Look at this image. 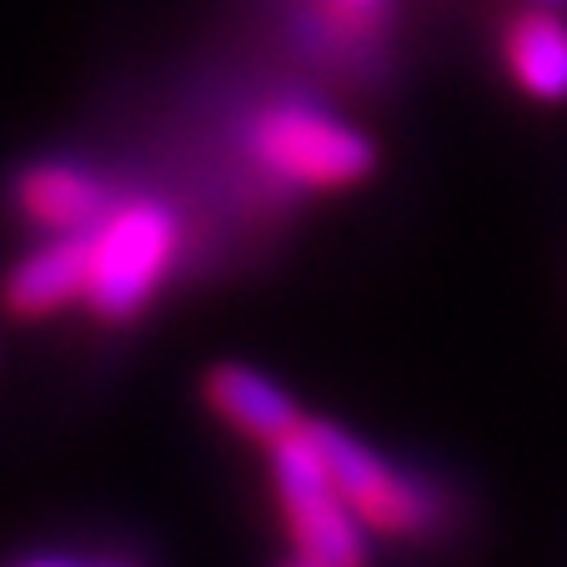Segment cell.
I'll list each match as a JSON object with an SVG mask.
<instances>
[{"label": "cell", "instance_id": "1", "mask_svg": "<svg viewBox=\"0 0 567 567\" xmlns=\"http://www.w3.org/2000/svg\"><path fill=\"white\" fill-rule=\"evenodd\" d=\"M241 146L267 182L301 196L352 192L377 172V141L307 96L257 101L241 126Z\"/></svg>", "mask_w": 567, "mask_h": 567}, {"label": "cell", "instance_id": "2", "mask_svg": "<svg viewBox=\"0 0 567 567\" xmlns=\"http://www.w3.org/2000/svg\"><path fill=\"white\" fill-rule=\"evenodd\" d=\"M182 261V216L161 196H116L96 226H86V301L106 327L136 321Z\"/></svg>", "mask_w": 567, "mask_h": 567}, {"label": "cell", "instance_id": "3", "mask_svg": "<svg viewBox=\"0 0 567 567\" xmlns=\"http://www.w3.org/2000/svg\"><path fill=\"white\" fill-rule=\"evenodd\" d=\"M267 477H271L281 527L291 537V557H307L317 567H372L362 517L352 513V503L332 482V472H327L307 427L271 442Z\"/></svg>", "mask_w": 567, "mask_h": 567}, {"label": "cell", "instance_id": "4", "mask_svg": "<svg viewBox=\"0 0 567 567\" xmlns=\"http://www.w3.org/2000/svg\"><path fill=\"white\" fill-rule=\"evenodd\" d=\"M307 432H311V442H317L327 472H332V482L342 487L347 503H352V513L362 517L367 533L392 537V543L427 533L432 497L422 493L408 472H396L382 452L367 447L362 437H352V432L337 427V422L307 417Z\"/></svg>", "mask_w": 567, "mask_h": 567}, {"label": "cell", "instance_id": "5", "mask_svg": "<svg viewBox=\"0 0 567 567\" xmlns=\"http://www.w3.org/2000/svg\"><path fill=\"white\" fill-rule=\"evenodd\" d=\"M16 206L31 226H41L45 236H65V231H86L101 216L116 206V192L101 172H91L86 161H35L25 166L16 182Z\"/></svg>", "mask_w": 567, "mask_h": 567}, {"label": "cell", "instance_id": "6", "mask_svg": "<svg viewBox=\"0 0 567 567\" xmlns=\"http://www.w3.org/2000/svg\"><path fill=\"white\" fill-rule=\"evenodd\" d=\"M497 55H503L507 81L527 101H543V106L567 101V11L517 0V11L497 31Z\"/></svg>", "mask_w": 567, "mask_h": 567}, {"label": "cell", "instance_id": "7", "mask_svg": "<svg viewBox=\"0 0 567 567\" xmlns=\"http://www.w3.org/2000/svg\"><path fill=\"white\" fill-rule=\"evenodd\" d=\"M202 396L236 437L257 442V447H271V442L307 427V412L297 408V396L247 362H216L202 377Z\"/></svg>", "mask_w": 567, "mask_h": 567}, {"label": "cell", "instance_id": "8", "mask_svg": "<svg viewBox=\"0 0 567 567\" xmlns=\"http://www.w3.org/2000/svg\"><path fill=\"white\" fill-rule=\"evenodd\" d=\"M0 301L21 321H41L65 307H81L86 301V231L45 236V247H35L31 257L11 267Z\"/></svg>", "mask_w": 567, "mask_h": 567}, {"label": "cell", "instance_id": "9", "mask_svg": "<svg viewBox=\"0 0 567 567\" xmlns=\"http://www.w3.org/2000/svg\"><path fill=\"white\" fill-rule=\"evenodd\" d=\"M396 25V0H301L297 35L327 61H367Z\"/></svg>", "mask_w": 567, "mask_h": 567}, {"label": "cell", "instance_id": "10", "mask_svg": "<svg viewBox=\"0 0 567 567\" xmlns=\"http://www.w3.org/2000/svg\"><path fill=\"white\" fill-rule=\"evenodd\" d=\"M16 567H121V563H96V557H31Z\"/></svg>", "mask_w": 567, "mask_h": 567}, {"label": "cell", "instance_id": "11", "mask_svg": "<svg viewBox=\"0 0 567 567\" xmlns=\"http://www.w3.org/2000/svg\"><path fill=\"white\" fill-rule=\"evenodd\" d=\"M527 6H557V11H567V0H527Z\"/></svg>", "mask_w": 567, "mask_h": 567}, {"label": "cell", "instance_id": "12", "mask_svg": "<svg viewBox=\"0 0 567 567\" xmlns=\"http://www.w3.org/2000/svg\"><path fill=\"white\" fill-rule=\"evenodd\" d=\"M281 567H317V563H307V557H287Z\"/></svg>", "mask_w": 567, "mask_h": 567}]
</instances>
